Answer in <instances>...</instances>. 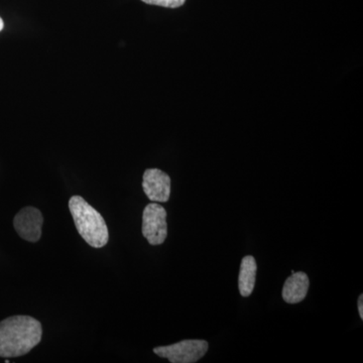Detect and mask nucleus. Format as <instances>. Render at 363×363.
Segmentation results:
<instances>
[{
    "instance_id": "f257e3e1",
    "label": "nucleus",
    "mask_w": 363,
    "mask_h": 363,
    "mask_svg": "<svg viewBox=\"0 0 363 363\" xmlns=\"http://www.w3.org/2000/svg\"><path fill=\"white\" fill-rule=\"evenodd\" d=\"M40 321L30 316H13L0 322V357L28 354L42 340Z\"/></svg>"
},
{
    "instance_id": "f03ea898",
    "label": "nucleus",
    "mask_w": 363,
    "mask_h": 363,
    "mask_svg": "<svg viewBox=\"0 0 363 363\" xmlns=\"http://www.w3.org/2000/svg\"><path fill=\"white\" fill-rule=\"evenodd\" d=\"M69 210L79 234L90 247L102 248L108 243V228L104 217L81 196L71 197Z\"/></svg>"
},
{
    "instance_id": "7ed1b4c3",
    "label": "nucleus",
    "mask_w": 363,
    "mask_h": 363,
    "mask_svg": "<svg viewBox=\"0 0 363 363\" xmlns=\"http://www.w3.org/2000/svg\"><path fill=\"white\" fill-rule=\"evenodd\" d=\"M207 341L184 340L168 346L155 348L160 357L167 358L172 363H194L201 359L208 351Z\"/></svg>"
},
{
    "instance_id": "20e7f679",
    "label": "nucleus",
    "mask_w": 363,
    "mask_h": 363,
    "mask_svg": "<svg viewBox=\"0 0 363 363\" xmlns=\"http://www.w3.org/2000/svg\"><path fill=\"white\" fill-rule=\"evenodd\" d=\"M143 234L150 245H162L168 236L167 211L162 205L150 203L143 213Z\"/></svg>"
},
{
    "instance_id": "39448f33",
    "label": "nucleus",
    "mask_w": 363,
    "mask_h": 363,
    "mask_svg": "<svg viewBox=\"0 0 363 363\" xmlns=\"http://www.w3.org/2000/svg\"><path fill=\"white\" fill-rule=\"evenodd\" d=\"M44 217L38 208L25 207L16 215L13 226L16 233L28 242H37L42 236Z\"/></svg>"
},
{
    "instance_id": "423d86ee",
    "label": "nucleus",
    "mask_w": 363,
    "mask_h": 363,
    "mask_svg": "<svg viewBox=\"0 0 363 363\" xmlns=\"http://www.w3.org/2000/svg\"><path fill=\"white\" fill-rule=\"evenodd\" d=\"M145 194L152 202H168L171 195V178L159 169H149L143 178Z\"/></svg>"
},
{
    "instance_id": "0eeeda50",
    "label": "nucleus",
    "mask_w": 363,
    "mask_h": 363,
    "mask_svg": "<svg viewBox=\"0 0 363 363\" xmlns=\"http://www.w3.org/2000/svg\"><path fill=\"white\" fill-rule=\"evenodd\" d=\"M310 281L307 274L303 272H294L286 279L283 288V298L288 304L302 302L309 291Z\"/></svg>"
},
{
    "instance_id": "6e6552de",
    "label": "nucleus",
    "mask_w": 363,
    "mask_h": 363,
    "mask_svg": "<svg viewBox=\"0 0 363 363\" xmlns=\"http://www.w3.org/2000/svg\"><path fill=\"white\" fill-rule=\"evenodd\" d=\"M257 266L255 257L247 255L241 260L238 286L242 297H250L255 286Z\"/></svg>"
},
{
    "instance_id": "1a4fd4ad",
    "label": "nucleus",
    "mask_w": 363,
    "mask_h": 363,
    "mask_svg": "<svg viewBox=\"0 0 363 363\" xmlns=\"http://www.w3.org/2000/svg\"><path fill=\"white\" fill-rule=\"evenodd\" d=\"M145 4L152 6L169 7V9H177L185 4L186 0H142Z\"/></svg>"
},
{
    "instance_id": "9d476101",
    "label": "nucleus",
    "mask_w": 363,
    "mask_h": 363,
    "mask_svg": "<svg viewBox=\"0 0 363 363\" xmlns=\"http://www.w3.org/2000/svg\"><path fill=\"white\" fill-rule=\"evenodd\" d=\"M358 311H359L360 318L363 320V295H360L358 298Z\"/></svg>"
},
{
    "instance_id": "9b49d317",
    "label": "nucleus",
    "mask_w": 363,
    "mask_h": 363,
    "mask_svg": "<svg viewBox=\"0 0 363 363\" xmlns=\"http://www.w3.org/2000/svg\"><path fill=\"white\" fill-rule=\"evenodd\" d=\"M4 21H2V18H0V32H1L2 30H4Z\"/></svg>"
}]
</instances>
